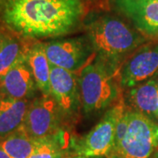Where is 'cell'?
<instances>
[{"instance_id":"6da1fadb","label":"cell","mask_w":158,"mask_h":158,"mask_svg":"<svg viewBox=\"0 0 158 158\" xmlns=\"http://www.w3.org/2000/svg\"><path fill=\"white\" fill-rule=\"evenodd\" d=\"M84 11L82 0H3L1 19L22 37L44 39L72 32Z\"/></svg>"},{"instance_id":"7a4b0ae2","label":"cell","mask_w":158,"mask_h":158,"mask_svg":"<svg viewBox=\"0 0 158 158\" xmlns=\"http://www.w3.org/2000/svg\"><path fill=\"white\" fill-rule=\"evenodd\" d=\"M87 38L96 57L119 67L146 41L142 34L112 15L91 20L87 27Z\"/></svg>"},{"instance_id":"3957f363","label":"cell","mask_w":158,"mask_h":158,"mask_svg":"<svg viewBox=\"0 0 158 158\" xmlns=\"http://www.w3.org/2000/svg\"><path fill=\"white\" fill-rule=\"evenodd\" d=\"M120 69L95 56L80 71V101L85 114L100 113L116 101L122 88Z\"/></svg>"},{"instance_id":"277c9868","label":"cell","mask_w":158,"mask_h":158,"mask_svg":"<svg viewBox=\"0 0 158 158\" xmlns=\"http://www.w3.org/2000/svg\"><path fill=\"white\" fill-rule=\"evenodd\" d=\"M126 109L124 98L104 114L90 132L78 138H71L69 156L72 158L109 157L113 148L117 122Z\"/></svg>"},{"instance_id":"5b68a950","label":"cell","mask_w":158,"mask_h":158,"mask_svg":"<svg viewBox=\"0 0 158 158\" xmlns=\"http://www.w3.org/2000/svg\"><path fill=\"white\" fill-rule=\"evenodd\" d=\"M157 148V123L129 108V123L126 135L108 158H150Z\"/></svg>"},{"instance_id":"8992f818","label":"cell","mask_w":158,"mask_h":158,"mask_svg":"<svg viewBox=\"0 0 158 158\" xmlns=\"http://www.w3.org/2000/svg\"><path fill=\"white\" fill-rule=\"evenodd\" d=\"M43 47L51 65L73 73L81 71L95 57V51L87 37L52 40L43 43Z\"/></svg>"},{"instance_id":"52a82bcc","label":"cell","mask_w":158,"mask_h":158,"mask_svg":"<svg viewBox=\"0 0 158 158\" xmlns=\"http://www.w3.org/2000/svg\"><path fill=\"white\" fill-rule=\"evenodd\" d=\"M62 119L63 117L54 98L41 95L30 102L22 127L29 136L38 139L61 130Z\"/></svg>"},{"instance_id":"ba28073f","label":"cell","mask_w":158,"mask_h":158,"mask_svg":"<svg viewBox=\"0 0 158 158\" xmlns=\"http://www.w3.org/2000/svg\"><path fill=\"white\" fill-rule=\"evenodd\" d=\"M158 77V43L143 46L126 60L120 69V84L130 89Z\"/></svg>"},{"instance_id":"9c48e42d","label":"cell","mask_w":158,"mask_h":158,"mask_svg":"<svg viewBox=\"0 0 158 158\" xmlns=\"http://www.w3.org/2000/svg\"><path fill=\"white\" fill-rule=\"evenodd\" d=\"M50 87L51 96L56 102L63 119L72 120L81 106L77 75L50 64Z\"/></svg>"},{"instance_id":"30bf717a","label":"cell","mask_w":158,"mask_h":158,"mask_svg":"<svg viewBox=\"0 0 158 158\" xmlns=\"http://www.w3.org/2000/svg\"><path fill=\"white\" fill-rule=\"evenodd\" d=\"M113 6L128 19L137 31L158 39V0H112Z\"/></svg>"},{"instance_id":"8fae6325","label":"cell","mask_w":158,"mask_h":158,"mask_svg":"<svg viewBox=\"0 0 158 158\" xmlns=\"http://www.w3.org/2000/svg\"><path fill=\"white\" fill-rule=\"evenodd\" d=\"M33 74L25 56L6 73L0 86V93L14 99H32L37 90Z\"/></svg>"},{"instance_id":"7c38bea8","label":"cell","mask_w":158,"mask_h":158,"mask_svg":"<svg viewBox=\"0 0 158 158\" xmlns=\"http://www.w3.org/2000/svg\"><path fill=\"white\" fill-rule=\"evenodd\" d=\"M125 105L156 122L158 120V77L130 88Z\"/></svg>"},{"instance_id":"4fadbf2b","label":"cell","mask_w":158,"mask_h":158,"mask_svg":"<svg viewBox=\"0 0 158 158\" xmlns=\"http://www.w3.org/2000/svg\"><path fill=\"white\" fill-rule=\"evenodd\" d=\"M30 102L27 99H14L0 93V139L22 126Z\"/></svg>"},{"instance_id":"5bb4252c","label":"cell","mask_w":158,"mask_h":158,"mask_svg":"<svg viewBox=\"0 0 158 158\" xmlns=\"http://www.w3.org/2000/svg\"><path fill=\"white\" fill-rule=\"evenodd\" d=\"M25 58L38 90L42 95L51 96L50 63L46 56L43 43H34L27 47Z\"/></svg>"},{"instance_id":"9a60e30c","label":"cell","mask_w":158,"mask_h":158,"mask_svg":"<svg viewBox=\"0 0 158 158\" xmlns=\"http://www.w3.org/2000/svg\"><path fill=\"white\" fill-rule=\"evenodd\" d=\"M70 140L62 130L56 134L35 139V148L29 158H63L69 155Z\"/></svg>"},{"instance_id":"2e32d148","label":"cell","mask_w":158,"mask_h":158,"mask_svg":"<svg viewBox=\"0 0 158 158\" xmlns=\"http://www.w3.org/2000/svg\"><path fill=\"white\" fill-rule=\"evenodd\" d=\"M27 48L14 36L0 32V86L9 69L24 57Z\"/></svg>"},{"instance_id":"e0dca14e","label":"cell","mask_w":158,"mask_h":158,"mask_svg":"<svg viewBox=\"0 0 158 158\" xmlns=\"http://www.w3.org/2000/svg\"><path fill=\"white\" fill-rule=\"evenodd\" d=\"M0 148L11 158H29L35 148V139L29 136L21 126L11 135L0 139Z\"/></svg>"},{"instance_id":"ac0fdd59","label":"cell","mask_w":158,"mask_h":158,"mask_svg":"<svg viewBox=\"0 0 158 158\" xmlns=\"http://www.w3.org/2000/svg\"><path fill=\"white\" fill-rule=\"evenodd\" d=\"M128 123H129V108L126 106L124 113L121 115V117L119 118L117 122V125H116L115 134H114V142H113L112 152L118 147L121 141L123 140L125 135H126V132L128 127Z\"/></svg>"},{"instance_id":"d6986e66","label":"cell","mask_w":158,"mask_h":158,"mask_svg":"<svg viewBox=\"0 0 158 158\" xmlns=\"http://www.w3.org/2000/svg\"><path fill=\"white\" fill-rule=\"evenodd\" d=\"M0 158H11L10 157V156L7 154V153L3 149V148H0Z\"/></svg>"},{"instance_id":"ffe728a7","label":"cell","mask_w":158,"mask_h":158,"mask_svg":"<svg viewBox=\"0 0 158 158\" xmlns=\"http://www.w3.org/2000/svg\"><path fill=\"white\" fill-rule=\"evenodd\" d=\"M152 158H158V150L154 154V156H153Z\"/></svg>"},{"instance_id":"44dd1931","label":"cell","mask_w":158,"mask_h":158,"mask_svg":"<svg viewBox=\"0 0 158 158\" xmlns=\"http://www.w3.org/2000/svg\"><path fill=\"white\" fill-rule=\"evenodd\" d=\"M63 158H72V157H70V156H65V157H63Z\"/></svg>"}]
</instances>
